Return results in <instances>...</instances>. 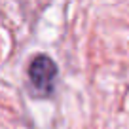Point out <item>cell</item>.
<instances>
[{"instance_id":"obj_1","label":"cell","mask_w":129,"mask_h":129,"mask_svg":"<svg viewBox=\"0 0 129 129\" xmlns=\"http://www.w3.org/2000/svg\"><path fill=\"white\" fill-rule=\"evenodd\" d=\"M55 76L57 67L48 55H38L32 59L28 67V80H30L34 93L42 97H49L55 89Z\"/></svg>"}]
</instances>
